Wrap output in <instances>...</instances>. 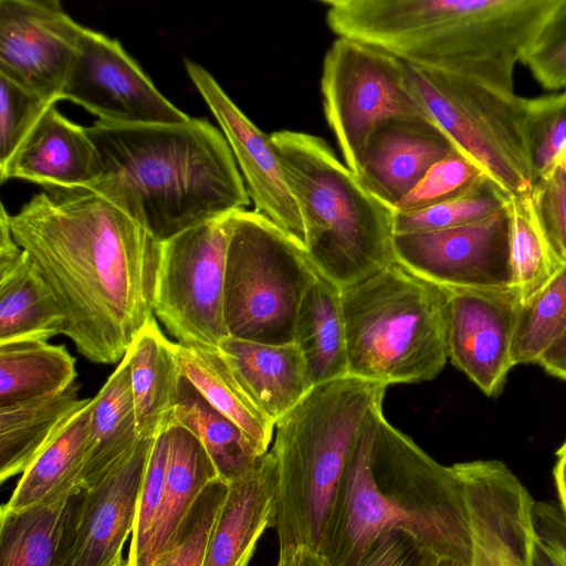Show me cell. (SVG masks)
I'll use <instances>...</instances> for the list:
<instances>
[{"label":"cell","instance_id":"6da1fadb","mask_svg":"<svg viewBox=\"0 0 566 566\" xmlns=\"http://www.w3.org/2000/svg\"><path fill=\"white\" fill-rule=\"evenodd\" d=\"M9 226L55 296L63 335L92 363H119L155 315L163 242L88 189L39 192Z\"/></svg>","mask_w":566,"mask_h":566},{"label":"cell","instance_id":"7a4b0ae2","mask_svg":"<svg viewBox=\"0 0 566 566\" xmlns=\"http://www.w3.org/2000/svg\"><path fill=\"white\" fill-rule=\"evenodd\" d=\"M392 530L411 534L440 559L471 565L469 515L452 465L391 426L381 402L359 430L321 553L332 566H358L376 538Z\"/></svg>","mask_w":566,"mask_h":566},{"label":"cell","instance_id":"3957f363","mask_svg":"<svg viewBox=\"0 0 566 566\" xmlns=\"http://www.w3.org/2000/svg\"><path fill=\"white\" fill-rule=\"evenodd\" d=\"M86 132L101 158V175L86 189L161 242L251 202L227 139L207 118L142 125L96 120Z\"/></svg>","mask_w":566,"mask_h":566},{"label":"cell","instance_id":"277c9868","mask_svg":"<svg viewBox=\"0 0 566 566\" xmlns=\"http://www.w3.org/2000/svg\"><path fill=\"white\" fill-rule=\"evenodd\" d=\"M388 386L347 376L313 387L275 423L277 488L272 527L280 549L321 552L338 489L369 411Z\"/></svg>","mask_w":566,"mask_h":566},{"label":"cell","instance_id":"5b68a950","mask_svg":"<svg viewBox=\"0 0 566 566\" xmlns=\"http://www.w3.org/2000/svg\"><path fill=\"white\" fill-rule=\"evenodd\" d=\"M271 139L306 230V255L340 290L396 261L395 211L321 137L277 130Z\"/></svg>","mask_w":566,"mask_h":566},{"label":"cell","instance_id":"8992f818","mask_svg":"<svg viewBox=\"0 0 566 566\" xmlns=\"http://www.w3.org/2000/svg\"><path fill=\"white\" fill-rule=\"evenodd\" d=\"M349 376L384 384L436 378L449 359V292L397 261L340 290Z\"/></svg>","mask_w":566,"mask_h":566},{"label":"cell","instance_id":"52a82bcc","mask_svg":"<svg viewBox=\"0 0 566 566\" xmlns=\"http://www.w3.org/2000/svg\"><path fill=\"white\" fill-rule=\"evenodd\" d=\"M318 276L305 251L272 221L254 210L234 211L223 290L228 336L294 343L300 305Z\"/></svg>","mask_w":566,"mask_h":566},{"label":"cell","instance_id":"ba28073f","mask_svg":"<svg viewBox=\"0 0 566 566\" xmlns=\"http://www.w3.org/2000/svg\"><path fill=\"white\" fill-rule=\"evenodd\" d=\"M408 70L426 113L457 150L509 197L530 193L534 177L524 132L525 98L453 73Z\"/></svg>","mask_w":566,"mask_h":566},{"label":"cell","instance_id":"9c48e42d","mask_svg":"<svg viewBox=\"0 0 566 566\" xmlns=\"http://www.w3.org/2000/svg\"><path fill=\"white\" fill-rule=\"evenodd\" d=\"M324 113L342 151L356 175L367 142L382 122L399 116H424L408 65L368 43L336 39L323 61Z\"/></svg>","mask_w":566,"mask_h":566},{"label":"cell","instance_id":"30bf717a","mask_svg":"<svg viewBox=\"0 0 566 566\" xmlns=\"http://www.w3.org/2000/svg\"><path fill=\"white\" fill-rule=\"evenodd\" d=\"M232 213L163 242L154 314L179 344L219 347L228 337L223 290Z\"/></svg>","mask_w":566,"mask_h":566},{"label":"cell","instance_id":"8fae6325","mask_svg":"<svg viewBox=\"0 0 566 566\" xmlns=\"http://www.w3.org/2000/svg\"><path fill=\"white\" fill-rule=\"evenodd\" d=\"M60 99L81 105L106 124L181 123L190 117L159 92L116 39L85 27Z\"/></svg>","mask_w":566,"mask_h":566},{"label":"cell","instance_id":"7c38bea8","mask_svg":"<svg viewBox=\"0 0 566 566\" xmlns=\"http://www.w3.org/2000/svg\"><path fill=\"white\" fill-rule=\"evenodd\" d=\"M394 252L398 263L446 290L513 287L506 207L458 228L395 234Z\"/></svg>","mask_w":566,"mask_h":566},{"label":"cell","instance_id":"4fadbf2b","mask_svg":"<svg viewBox=\"0 0 566 566\" xmlns=\"http://www.w3.org/2000/svg\"><path fill=\"white\" fill-rule=\"evenodd\" d=\"M83 29L56 0H0V74L60 101Z\"/></svg>","mask_w":566,"mask_h":566},{"label":"cell","instance_id":"5bb4252c","mask_svg":"<svg viewBox=\"0 0 566 566\" xmlns=\"http://www.w3.org/2000/svg\"><path fill=\"white\" fill-rule=\"evenodd\" d=\"M153 439H139L95 484L82 490L65 528L57 566H118L124 562L122 552L134 530Z\"/></svg>","mask_w":566,"mask_h":566},{"label":"cell","instance_id":"9a60e30c","mask_svg":"<svg viewBox=\"0 0 566 566\" xmlns=\"http://www.w3.org/2000/svg\"><path fill=\"white\" fill-rule=\"evenodd\" d=\"M186 72L227 139L254 211L279 227L306 251V230L271 139L237 106L202 65L185 60Z\"/></svg>","mask_w":566,"mask_h":566},{"label":"cell","instance_id":"2e32d148","mask_svg":"<svg viewBox=\"0 0 566 566\" xmlns=\"http://www.w3.org/2000/svg\"><path fill=\"white\" fill-rule=\"evenodd\" d=\"M452 468L469 515L471 566H530L534 500L524 484L500 460Z\"/></svg>","mask_w":566,"mask_h":566},{"label":"cell","instance_id":"e0dca14e","mask_svg":"<svg viewBox=\"0 0 566 566\" xmlns=\"http://www.w3.org/2000/svg\"><path fill=\"white\" fill-rule=\"evenodd\" d=\"M449 292V359L488 397L515 366L512 344L522 298L514 287Z\"/></svg>","mask_w":566,"mask_h":566},{"label":"cell","instance_id":"ac0fdd59","mask_svg":"<svg viewBox=\"0 0 566 566\" xmlns=\"http://www.w3.org/2000/svg\"><path fill=\"white\" fill-rule=\"evenodd\" d=\"M454 151L452 142L430 117H392L371 133L357 176L395 211L427 171Z\"/></svg>","mask_w":566,"mask_h":566},{"label":"cell","instance_id":"d6986e66","mask_svg":"<svg viewBox=\"0 0 566 566\" xmlns=\"http://www.w3.org/2000/svg\"><path fill=\"white\" fill-rule=\"evenodd\" d=\"M55 104L0 168L1 182L21 179L44 190H75L88 188L99 177V154L86 127L64 117Z\"/></svg>","mask_w":566,"mask_h":566},{"label":"cell","instance_id":"ffe728a7","mask_svg":"<svg viewBox=\"0 0 566 566\" xmlns=\"http://www.w3.org/2000/svg\"><path fill=\"white\" fill-rule=\"evenodd\" d=\"M277 468L271 452L254 470L229 484L208 543L203 566H248L256 543L272 527Z\"/></svg>","mask_w":566,"mask_h":566},{"label":"cell","instance_id":"44dd1931","mask_svg":"<svg viewBox=\"0 0 566 566\" xmlns=\"http://www.w3.org/2000/svg\"><path fill=\"white\" fill-rule=\"evenodd\" d=\"M64 316L32 258L15 241L0 245V344L63 334Z\"/></svg>","mask_w":566,"mask_h":566},{"label":"cell","instance_id":"7402d4cb","mask_svg":"<svg viewBox=\"0 0 566 566\" xmlns=\"http://www.w3.org/2000/svg\"><path fill=\"white\" fill-rule=\"evenodd\" d=\"M125 357L138 439H153L171 423L179 396L182 373L175 343L168 340L153 317L135 336Z\"/></svg>","mask_w":566,"mask_h":566},{"label":"cell","instance_id":"603a6c76","mask_svg":"<svg viewBox=\"0 0 566 566\" xmlns=\"http://www.w3.org/2000/svg\"><path fill=\"white\" fill-rule=\"evenodd\" d=\"M219 347L274 424L313 388L294 343L270 345L228 336Z\"/></svg>","mask_w":566,"mask_h":566},{"label":"cell","instance_id":"cb8c5ba5","mask_svg":"<svg viewBox=\"0 0 566 566\" xmlns=\"http://www.w3.org/2000/svg\"><path fill=\"white\" fill-rule=\"evenodd\" d=\"M175 350L182 375L249 437L260 454L268 453L275 424L260 409L222 349L175 343Z\"/></svg>","mask_w":566,"mask_h":566},{"label":"cell","instance_id":"d4e9b609","mask_svg":"<svg viewBox=\"0 0 566 566\" xmlns=\"http://www.w3.org/2000/svg\"><path fill=\"white\" fill-rule=\"evenodd\" d=\"M294 344L313 387L349 376L340 289L322 276L302 300Z\"/></svg>","mask_w":566,"mask_h":566},{"label":"cell","instance_id":"484cf974","mask_svg":"<svg viewBox=\"0 0 566 566\" xmlns=\"http://www.w3.org/2000/svg\"><path fill=\"white\" fill-rule=\"evenodd\" d=\"M91 400L76 411L22 473L3 505L11 511L53 503L78 489L88 436Z\"/></svg>","mask_w":566,"mask_h":566},{"label":"cell","instance_id":"4316f807","mask_svg":"<svg viewBox=\"0 0 566 566\" xmlns=\"http://www.w3.org/2000/svg\"><path fill=\"white\" fill-rule=\"evenodd\" d=\"M80 385L33 400L0 407V481L23 473L63 424L91 398Z\"/></svg>","mask_w":566,"mask_h":566},{"label":"cell","instance_id":"83f0119b","mask_svg":"<svg viewBox=\"0 0 566 566\" xmlns=\"http://www.w3.org/2000/svg\"><path fill=\"white\" fill-rule=\"evenodd\" d=\"M138 440L130 370L124 356L91 400L86 455L78 488L95 484Z\"/></svg>","mask_w":566,"mask_h":566},{"label":"cell","instance_id":"f1b7e54d","mask_svg":"<svg viewBox=\"0 0 566 566\" xmlns=\"http://www.w3.org/2000/svg\"><path fill=\"white\" fill-rule=\"evenodd\" d=\"M169 453L164 500L148 552V566L169 543L207 485L219 479L200 439L187 427H168Z\"/></svg>","mask_w":566,"mask_h":566},{"label":"cell","instance_id":"f546056e","mask_svg":"<svg viewBox=\"0 0 566 566\" xmlns=\"http://www.w3.org/2000/svg\"><path fill=\"white\" fill-rule=\"evenodd\" d=\"M171 422L187 427L200 439L219 479L227 484L250 474L263 457L249 437L210 405L184 375Z\"/></svg>","mask_w":566,"mask_h":566},{"label":"cell","instance_id":"4dcf8cb0","mask_svg":"<svg viewBox=\"0 0 566 566\" xmlns=\"http://www.w3.org/2000/svg\"><path fill=\"white\" fill-rule=\"evenodd\" d=\"M75 358L44 340L0 344V407L52 396L75 382Z\"/></svg>","mask_w":566,"mask_h":566},{"label":"cell","instance_id":"1f68e13d","mask_svg":"<svg viewBox=\"0 0 566 566\" xmlns=\"http://www.w3.org/2000/svg\"><path fill=\"white\" fill-rule=\"evenodd\" d=\"M53 503L0 512V566H57L66 525L82 493Z\"/></svg>","mask_w":566,"mask_h":566},{"label":"cell","instance_id":"d6a6232c","mask_svg":"<svg viewBox=\"0 0 566 566\" xmlns=\"http://www.w3.org/2000/svg\"><path fill=\"white\" fill-rule=\"evenodd\" d=\"M506 210L513 287L523 303L548 283L565 263L544 232L531 192L509 197Z\"/></svg>","mask_w":566,"mask_h":566},{"label":"cell","instance_id":"836d02e7","mask_svg":"<svg viewBox=\"0 0 566 566\" xmlns=\"http://www.w3.org/2000/svg\"><path fill=\"white\" fill-rule=\"evenodd\" d=\"M566 331V263L541 290L522 303L512 344L514 365L537 364Z\"/></svg>","mask_w":566,"mask_h":566},{"label":"cell","instance_id":"e575fe53","mask_svg":"<svg viewBox=\"0 0 566 566\" xmlns=\"http://www.w3.org/2000/svg\"><path fill=\"white\" fill-rule=\"evenodd\" d=\"M509 196L484 176L464 193L424 209L395 212V234L430 232L481 221L506 207Z\"/></svg>","mask_w":566,"mask_h":566},{"label":"cell","instance_id":"d590c367","mask_svg":"<svg viewBox=\"0 0 566 566\" xmlns=\"http://www.w3.org/2000/svg\"><path fill=\"white\" fill-rule=\"evenodd\" d=\"M229 484L211 481L150 566H203L210 535Z\"/></svg>","mask_w":566,"mask_h":566},{"label":"cell","instance_id":"8d00e7d4","mask_svg":"<svg viewBox=\"0 0 566 566\" xmlns=\"http://www.w3.org/2000/svg\"><path fill=\"white\" fill-rule=\"evenodd\" d=\"M524 132L534 182L555 168L566 147V90L525 98Z\"/></svg>","mask_w":566,"mask_h":566},{"label":"cell","instance_id":"74e56055","mask_svg":"<svg viewBox=\"0 0 566 566\" xmlns=\"http://www.w3.org/2000/svg\"><path fill=\"white\" fill-rule=\"evenodd\" d=\"M168 453L169 434L166 428L153 439L138 495L128 566H148V552L164 500Z\"/></svg>","mask_w":566,"mask_h":566},{"label":"cell","instance_id":"f35d334b","mask_svg":"<svg viewBox=\"0 0 566 566\" xmlns=\"http://www.w3.org/2000/svg\"><path fill=\"white\" fill-rule=\"evenodd\" d=\"M484 176L472 160L457 150L434 164L398 203L395 212L420 210L455 198L468 191Z\"/></svg>","mask_w":566,"mask_h":566},{"label":"cell","instance_id":"ab89813d","mask_svg":"<svg viewBox=\"0 0 566 566\" xmlns=\"http://www.w3.org/2000/svg\"><path fill=\"white\" fill-rule=\"evenodd\" d=\"M521 62L544 88H566V0H557Z\"/></svg>","mask_w":566,"mask_h":566},{"label":"cell","instance_id":"60d3db41","mask_svg":"<svg viewBox=\"0 0 566 566\" xmlns=\"http://www.w3.org/2000/svg\"><path fill=\"white\" fill-rule=\"evenodd\" d=\"M55 103L0 74V168L7 164L46 108Z\"/></svg>","mask_w":566,"mask_h":566},{"label":"cell","instance_id":"b9f144b4","mask_svg":"<svg viewBox=\"0 0 566 566\" xmlns=\"http://www.w3.org/2000/svg\"><path fill=\"white\" fill-rule=\"evenodd\" d=\"M531 197L554 252L566 263V172L555 167L536 179Z\"/></svg>","mask_w":566,"mask_h":566},{"label":"cell","instance_id":"7bdbcfd3","mask_svg":"<svg viewBox=\"0 0 566 566\" xmlns=\"http://www.w3.org/2000/svg\"><path fill=\"white\" fill-rule=\"evenodd\" d=\"M530 566H566V517L552 501H534Z\"/></svg>","mask_w":566,"mask_h":566},{"label":"cell","instance_id":"ee69618b","mask_svg":"<svg viewBox=\"0 0 566 566\" xmlns=\"http://www.w3.org/2000/svg\"><path fill=\"white\" fill-rule=\"evenodd\" d=\"M439 560L411 534L392 530L376 538L358 566H437Z\"/></svg>","mask_w":566,"mask_h":566},{"label":"cell","instance_id":"f6af8a7d","mask_svg":"<svg viewBox=\"0 0 566 566\" xmlns=\"http://www.w3.org/2000/svg\"><path fill=\"white\" fill-rule=\"evenodd\" d=\"M276 566H332L321 553L307 546H290L280 549Z\"/></svg>","mask_w":566,"mask_h":566},{"label":"cell","instance_id":"bcb514c9","mask_svg":"<svg viewBox=\"0 0 566 566\" xmlns=\"http://www.w3.org/2000/svg\"><path fill=\"white\" fill-rule=\"evenodd\" d=\"M537 364L548 374L566 380V331L544 352Z\"/></svg>","mask_w":566,"mask_h":566},{"label":"cell","instance_id":"7dc6e473","mask_svg":"<svg viewBox=\"0 0 566 566\" xmlns=\"http://www.w3.org/2000/svg\"><path fill=\"white\" fill-rule=\"evenodd\" d=\"M554 481L559 499V507L566 517V458H558L554 470Z\"/></svg>","mask_w":566,"mask_h":566},{"label":"cell","instance_id":"c3c4849f","mask_svg":"<svg viewBox=\"0 0 566 566\" xmlns=\"http://www.w3.org/2000/svg\"><path fill=\"white\" fill-rule=\"evenodd\" d=\"M555 167H558L566 172V147L558 155Z\"/></svg>","mask_w":566,"mask_h":566},{"label":"cell","instance_id":"681fc988","mask_svg":"<svg viewBox=\"0 0 566 566\" xmlns=\"http://www.w3.org/2000/svg\"><path fill=\"white\" fill-rule=\"evenodd\" d=\"M437 566H471L453 559H440Z\"/></svg>","mask_w":566,"mask_h":566},{"label":"cell","instance_id":"f907efd6","mask_svg":"<svg viewBox=\"0 0 566 566\" xmlns=\"http://www.w3.org/2000/svg\"><path fill=\"white\" fill-rule=\"evenodd\" d=\"M556 455L558 458H566V440L565 442L560 446V448L556 451Z\"/></svg>","mask_w":566,"mask_h":566},{"label":"cell","instance_id":"816d5d0a","mask_svg":"<svg viewBox=\"0 0 566 566\" xmlns=\"http://www.w3.org/2000/svg\"><path fill=\"white\" fill-rule=\"evenodd\" d=\"M118 566H128L127 562H122Z\"/></svg>","mask_w":566,"mask_h":566},{"label":"cell","instance_id":"f5cc1de1","mask_svg":"<svg viewBox=\"0 0 566 566\" xmlns=\"http://www.w3.org/2000/svg\"><path fill=\"white\" fill-rule=\"evenodd\" d=\"M566 90V88H565Z\"/></svg>","mask_w":566,"mask_h":566}]
</instances>
